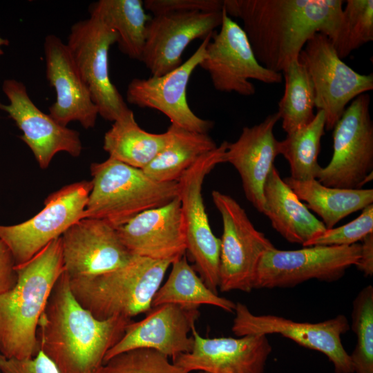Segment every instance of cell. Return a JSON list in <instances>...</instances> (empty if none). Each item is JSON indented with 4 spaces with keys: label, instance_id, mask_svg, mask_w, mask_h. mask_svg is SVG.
Returning <instances> with one entry per match:
<instances>
[{
    "label": "cell",
    "instance_id": "obj_28",
    "mask_svg": "<svg viewBox=\"0 0 373 373\" xmlns=\"http://www.w3.org/2000/svg\"><path fill=\"white\" fill-rule=\"evenodd\" d=\"M170 274L155 293L152 307L173 304L186 309H198L202 305L218 307L234 312L236 303L209 289L184 255L171 264Z\"/></svg>",
    "mask_w": 373,
    "mask_h": 373
},
{
    "label": "cell",
    "instance_id": "obj_27",
    "mask_svg": "<svg viewBox=\"0 0 373 373\" xmlns=\"http://www.w3.org/2000/svg\"><path fill=\"white\" fill-rule=\"evenodd\" d=\"M166 132L152 133L140 127L133 113L115 121L104 137L103 149L109 157L143 170L161 151Z\"/></svg>",
    "mask_w": 373,
    "mask_h": 373
},
{
    "label": "cell",
    "instance_id": "obj_30",
    "mask_svg": "<svg viewBox=\"0 0 373 373\" xmlns=\"http://www.w3.org/2000/svg\"><path fill=\"white\" fill-rule=\"evenodd\" d=\"M325 119L318 111L314 119L278 142V155L288 162L291 178L296 180L316 179L321 166L318 163L321 138L325 134Z\"/></svg>",
    "mask_w": 373,
    "mask_h": 373
},
{
    "label": "cell",
    "instance_id": "obj_19",
    "mask_svg": "<svg viewBox=\"0 0 373 373\" xmlns=\"http://www.w3.org/2000/svg\"><path fill=\"white\" fill-rule=\"evenodd\" d=\"M191 352L173 363L189 373H263L272 347L266 335L204 338L193 327Z\"/></svg>",
    "mask_w": 373,
    "mask_h": 373
},
{
    "label": "cell",
    "instance_id": "obj_37",
    "mask_svg": "<svg viewBox=\"0 0 373 373\" xmlns=\"http://www.w3.org/2000/svg\"><path fill=\"white\" fill-rule=\"evenodd\" d=\"M0 373H59L54 363L41 351L33 358L18 360L0 355Z\"/></svg>",
    "mask_w": 373,
    "mask_h": 373
},
{
    "label": "cell",
    "instance_id": "obj_26",
    "mask_svg": "<svg viewBox=\"0 0 373 373\" xmlns=\"http://www.w3.org/2000/svg\"><path fill=\"white\" fill-rule=\"evenodd\" d=\"M165 145L143 171L159 182H178L182 174L218 146L208 133L171 124Z\"/></svg>",
    "mask_w": 373,
    "mask_h": 373
},
{
    "label": "cell",
    "instance_id": "obj_21",
    "mask_svg": "<svg viewBox=\"0 0 373 373\" xmlns=\"http://www.w3.org/2000/svg\"><path fill=\"white\" fill-rule=\"evenodd\" d=\"M117 231L133 256L173 262L186 252L179 196L163 206L140 213Z\"/></svg>",
    "mask_w": 373,
    "mask_h": 373
},
{
    "label": "cell",
    "instance_id": "obj_7",
    "mask_svg": "<svg viewBox=\"0 0 373 373\" xmlns=\"http://www.w3.org/2000/svg\"><path fill=\"white\" fill-rule=\"evenodd\" d=\"M370 105L368 93L358 95L332 129V157L316 178L323 185L360 189L372 179L373 122Z\"/></svg>",
    "mask_w": 373,
    "mask_h": 373
},
{
    "label": "cell",
    "instance_id": "obj_16",
    "mask_svg": "<svg viewBox=\"0 0 373 373\" xmlns=\"http://www.w3.org/2000/svg\"><path fill=\"white\" fill-rule=\"evenodd\" d=\"M2 90L9 104L0 102L23 134L19 138L29 147L39 167H48L54 156L66 152L78 157L82 151L79 133L64 126L42 112L32 101L26 86L14 79L3 81Z\"/></svg>",
    "mask_w": 373,
    "mask_h": 373
},
{
    "label": "cell",
    "instance_id": "obj_3",
    "mask_svg": "<svg viewBox=\"0 0 373 373\" xmlns=\"http://www.w3.org/2000/svg\"><path fill=\"white\" fill-rule=\"evenodd\" d=\"M15 270V285L0 295V355L23 360L39 352L38 324L55 285L65 271L61 237Z\"/></svg>",
    "mask_w": 373,
    "mask_h": 373
},
{
    "label": "cell",
    "instance_id": "obj_9",
    "mask_svg": "<svg viewBox=\"0 0 373 373\" xmlns=\"http://www.w3.org/2000/svg\"><path fill=\"white\" fill-rule=\"evenodd\" d=\"M211 197L221 215L219 287L222 292L254 289L256 270L263 254L274 245L257 230L245 210L231 196L213 190Z\"/></svg>",
    "mask_w": 373,
    "mask_h": 373
},
{
    "label": "cell",
    "instance_id": "obj_29",
    "mask_svg": "<svg viewBox=\"0 0 373 373\" xmlns=\"http://www.w3.org/2000/svg\"><path fill=\"white\" fill-rule=\"evenodd\" d=\"M89 12L97 14L117 35L119 50L130 59L140 60L144 50L147 24L151 17L141 0H99Z\"/></svg>",
    "mask_w": 373,
    "mask_h": 373
},
{
    "label": "cell",
    "instance_id": "obj_40",
    "mask_svg": "<svg viewBox=\"0 0 373 373\" xmlns=\"http://www.w3.org/2000/svg\"><path fill=\"white\" fill-rule=\"evenodd\" d=\"M8 45H9V41L0 37V56L3 54V50L1 49V46Z\"/></svg>",
    "mask_w": 373,
    "mask_h": 373
},
{
    "label": "cell",
    "instance_id": "obj_31",
    "mask_svg": "<svg viewBox=\"0 0 373 373\" xmlns=\"http://www.w3.org/2000/svg\"><path fill=\"white\" fill-rule=\"evenodd\" d=\"M282 73L285 90L277 113L284 131L289 134L314 119L315 96L308 72L298 59L291 62Z\"/></svg>",
    "mask_w": 373,
    "mask_h": 373
},
{
    "label": "cell",
    "instance_id": "obj_10",
    "mask_svg": "<svg viewBox=\"0 0 373 373\" xmlns=\"http://www.w3.org/2000/svg\"><path fill=\"white\" fill-rule=\"evenodd\" d=\"M361 254V244L348 246H310L297 250L265 251L256 270L254 289L294 287L316 279L334 282L347 269L355 266Z\"/></svg>",
    "mask_w": 373,
    "mask_h": 373
},
{
    "label": "cell",
    "instance_id": "obj_8",
    "mask_svg": "<svg viewBox=\"0 0 373 373\" xmlns=\"http://www.w3.org/2000/svg\"><path fill=\"white\" fill-rule=\"evenodd\" d=\"M228 142L224 141L206 153L179 179V198L184 222L186 251L192 258L199 276L218 294L220 238L213 233L202 195L204 180L219 164L225 162Z\"/></svg>",
    "mask_w": 373,
    "mask_h": 373
},
{
    "label": "cell",
    "instance_id": "obj_36",
    "mask_svg": "<svg viewBox=\"0 0 373 373\" xmlns=\"http://www.w3.org/2000/svg\"><path fill=\"white\" fill-rule=\"evenodd\" d=\"M146 10L153 15L166 12H220L223 8V0H145Z\"/></svg>",
    "mask_w": 373,
    "mask_h": 373
},
{
    "label": "cell",
    "instance_id": "obj_1",
    "mask_svg": "<svg viewBox=\"0 0 373 373\" xmlns=\"http://www.w3.org/2000/svg\"><path fill=\"white\" fill-rule=\"evenodd\" d=\"M343 3L342 0H223V8L230 17L241 19L259 63L282 73L316 33L333 38Z\"/></svg>",
    "mask_w": 373,
    "mask_h": 373
},
{
    "label": "cell",
    "instance_id": "obj_39",
    "mask_svg": "<svg viewBox=\"0 0 373 373\" xmlns=\"http://www.w3.org/2000/svg\"><path fill=\"white\" fill-rule=\"evenodd\" d=\"M361 243V254L355 265L365 276L373 274V233L367 235Z\"/></svg>",
    "mask_w": 373,
    "mask_h": 373
},
{
    "label": "cell",
    "instance_id": "obj_15",
    "mask_svg": "<svg viewBox=\"0 0 373 373\" xmlns=\"http://www.w3.org/2000/svg\"><path fill=\"white\" fill-rule=\"evenodd\" d=\"M213 34V33H212ZM211 35L205 37L194 53L180 66L160 76L133 79L126 90V101L142 108L155 109L174 124L187 130L208 133L213 122L197 116L189 106L186 90L189 79L206 55Z\"/></svg>",
    "mask_w": 373,
    "mask_h": 373
},
{
    "label": "cell",
    "instance_id": "obj_5",
    "mask_svg": "<svg viewBox=\"0 0 373 373\" xmlns=\"http://www.w3.org/2000/svg\"><path fill=\"white\" fill-rule=\"evenodd\" d=\"M90 171L92 189L84 216L103 220L116 229L179 196L178 182H157L143 170L109 157L92 163Z\"/></svg>",
    "mask_w": 373,
    "mask_h": 373
},
{
    "label": "cell",
    "instance_id": "obj_2",
    "mask_svg": "<svg viewBox=\"0 0 373 373\" xmlns=\"http://www.w3.org/2000/svg\"><path fill=\"white\" fill-rule=\"evenodd\" d=\"M132 321L124 317L95 318L75 298L64 271L55 285L38 324L39 350L59 373H99L106 353Z\"/></svg>",
    "mask_w": 373,
    "mask_h": 373
},
{
    "label": "cell",
    "instance_id": "obj_13",
    "mask_svg": "<svg viewBox=\"0 0 373 373\" xmlns=\"http://www.w3.org/2000/svg\"><path fill=\"white\" fill-rule=\"evenodd\" d=\"M298 59L312 80L315 108L324 113L326 131L334 128L354 98L373 89L372 73L361 74L347 65L322 33H316L306 42Z\"/></svg>",
    "mask_w": 373,
    "mask_h": 373
},
{
    "label": "cell",
    "instance_id": "obj_34",
    "mask_svg": "<svg viewBox=\"0 0 373 373\" xmlns=\"http://www.w3.org/2000/svg\"><path fill=\"white\" fill-rule=\"evenodd\" d=\"M99 373H188L169 357L147 348L124 352L106 361Z\"/></svg>",
    "mask_w": 373,
    "mask_h": 373
},
{
    "label": "cell",
    "instance_id": "obj_38",
    "mask_svg": "<svg viewBox=\"0 0 373 373\" xmlns=\"http://www.w3.org/2000/svg\"><path fill=\"white\" fill-rule=\"evenodd\" d=\"M17 280L13 256L8 246L0 240V295L12 289Z\"/></svg>",
    "mask_w": 373,
    "mask_h": 373
},
{
    "label": "cell",
    "instance_id": "obj_41",
    "mask_svg": "<svg viewBox=\"0 0 373 373\" xmlns=\"http://www.w3.org/2000/svg\"><path fill=\"white\" fill-rule=\"evenodd\" d=\"M198 373H204V372H198Z\"/></svg>",
    "mask_w": 373,
    "mask_h": 373
},
{
    "label": "cell",
    "instance_id": "obj_12",
    "mask_svg": "<svg viewBox=\"0 0 373 373\" xmlns=\"http://www.w3.org/2000/svg\"><path fill=\"white\" fill-rule=\"evenodd\" d=\"M220 27L218 32H213L206 55L199 65L209 73L216 90L251 96L256 93L251 80L268 84L282 82V73L268 70L259 63L242 26L224 8Z\"/></svg>",
    "mask_w": 373,
    "mask_h": 373
},
{
    "label": "cell",
    "instance_id": "obj_4",
    "mask_svg": "<svg viewBox=\"0 0 373 373\" xmlns=\"http://www.w3.org/2000/svg\"><path fill=\"white\" fill-rule=\"evenodd\" d=\"M173 262L132 256L105 274L69 278L73 294L95 318L131 319L152 307L153 298Z\"/></svg>",
    "mask_w": 373,
    "mask_h": 373
},
{
    "label": "cell",
    "instance_id": "obj_33",
    "mask_svg": "<svg viewBox=\"0 0 373 373\" xmlns=\"http://www.w3.org/2000/svg\"><path fill=\"white\" fill-rule=\"evenodd\" d=\"M351 327L356 344L350 355L354 373H373V287H363L352 304Z\"/></svg>",
    "mask_w": 373,
    "mask_h": 373
},
{
    "label": "cell",
    "instance_id": "obj_23",
    "mask_svg": "<svg viewBox=\"0 0 373 373\" xmlns=\"http://www.w3.org/2000/svg\"><path fill=\"white\" fill-rule=\"evenodd\" d=\"M280 120L277 112L252 126H245L236 141L228 142L225 162L238 172L246 198L259 212L264 207L263 187L278 155L274 128Z\"/></svg>",
    "mask_w": 373,
    "mask_h": 373
},
{
    "label": "cell",
    "instance_id": "obj_14",
    "mask_svg": "<svg viewBox=\"0 0 373 373\" xmlns=\"http://www.w3.org/2000/svg\"><path fill=\"white\" fill-rule=\"evenodd\" d=\"M234 313L231 330L236 336L280 334L325 354L336 373H354L350 355L341 341V336L350 328L345 316L339 314L318 323L297 322L273 314H254L241 303H236Z\"/></svg>",
    "mask_w": 373,
    "mask_h": 373
},
{
    "label": "cell",
    "instance_id": "obj_32",
    "mask_svg": "<svg viewBox=\"0 0 373 373\" xmlns=\"http://www.w3.org/2000/svg\"><path fill=\"white\" fill-rule=\"evenodd\" d=\"M337 30L330 39L341 59L373 41V1L347 0Z\"/></svg>",
    "mask_w": 373,
    "mask_h": 373
},
{
    "label": "cell",
    "instance_id": "obj_6",
    "mask_svg": "<svg viewBox=\"0 0 373 373\" xmlns=\"http://www.w3.org/2000/svg\"><path fill=\"white\" fill-rule=\"evenodd\" d=\"M89 12L88 19L71 26L66 45L99 115L114 122L133 113L110 78L108 52L117 35L100 17Z\"/></svg>",
    "mask_w": 373,
    "mask_h": 373
},
{
    "label": "cell",
    "instance_id": "obj_17",
    "mask_svg": "<svg viewBox=\"0 0 373 373\" xmlns=\"http://www.w3.org/2000/svg\"><path fill=\"white\" fill-rule=\"evenodd\" d=\"M222 17V10L214 12L194 11L153 15L147 24L140 61L152 76L172 71L182 64V55L189 44L211 35L220 26Z\"/></svg>",
    "mask_w": 373,
    "mask_h": 373
},
{
    "label": "cell",
    "instance_id": "obj_11",
    "mask_svg": "<svg viewBox=\"0 0 373 373\" xmlns=\"http://www.w3.org/2000/svg\"><path fill=\"white\" fill-rule=\"evenodd\" d=\"M91 189V180L66 185L51 193L44 201V207L31 218L16 224H0V240L10 250L15 267L30 260L85 218Z\"/></svg>",
    "mask_w": 373,
    "mask_h": 373
},
{
    "label": "cell",
    "instance_id": "obj_20",
    "mask_svg": "<svg viewBox=\"0 0 373 373\" xmlns=\"http://www.w3.org/2000/svg\"><path fill=\"white\" fill-rule=\"evenodd\" d=\"M142 320L130 323L120 340L106 353L104 363L120 353L137 348L156 350L171 357L188 353L193 346L190 336L200 312L173 304L153 307Z\"/></svg>",
    "mask_w": 373,
    "mask_h": 373
},
{
    "label": "cell",
    "instance_id": "obj_35",
    "mask_svg": "<svg viewBox=\"0 0 373 373\" xmlns=\"http://www.w3.org/2000/svg\"><path fill=\"white\" fill-rule=\"evenodd\" d=\"M371 233H373V204L365 207L354 220L336 228L326 229L303 247L352 245Z\"/></svg>",
    "mask_w": 373,
    "mask_h": 373
},
{
    "label": "cell",
    "instance_id": "obj_22",
    "mask_svg": "<svg viewBox=\"0 0 373 373\" xmlns=\"http://www.w3.org/2000/svg\"><path fill=\"white\" fill-rule=\"evenodd\" d=\"M44 48L46 78L56 93V100L49 107L50 116L64 126L76 121L86 129L94 127L98 108L66 44L59 37L48 35Z\"/></svg>",
    "mask_w": 373,
    "mask_h": 373
},
{
    "label": "cell",
    "instance_id": "obj_24",
    "mask_svg": "<svg viewBox=\"0 0 373 373\" xmlns=\"http://www.w3.org/2000/svg\"><path fill=\"white\" fill-rule=\"evenodd\" d=\"M262 213L272 227L290 243L303 246L326 227L311 213L273 166L263 187Z\"/></svg>",
    "mask_w": 373,
    "mask_h": 373
},
{
    "label": "cell",
    "instance_id": "obj_18",
    "mask_svg": "<svg viewBox=\"0 0 373 373\" xmlns=\"http://www.w3.org/2000/svg\"><path fill=\"white\" fill-rule=\"evenodd\" d=\"M61 241L64 269L69 278L110 272L133 256L117 229L100 219H81L63 233Z\"/></svg>",
    "mask_w": 373,
    "mask_h": 373
},
{
    "label": "cell",
    "instance_id": "obj_25",
    "mask_svg": "<svg viewBox=\"0 0 373 373\" xmlns=\"http://www.w3.org/2000/svg\"><path fill=\"white\" fill-rule=\"evenodd\" d=\"M283 180L298 198L321 218L326 229H332L342 219L373 204V189H352L325 186L316 179Z\"/></svg>",
    "mask_w": 373,
    "mask_h": 373
}]
</instances>
